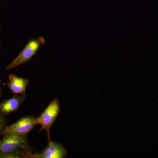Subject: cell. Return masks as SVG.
Wrapping results in <instances>:
<instances>
[{
	"label": "cell",
	"instance_id": "6da1fadb",
	"mask_svg": "<svg viewBox=\"0 0 158 158\" xmlns=\"http://www.w3.org/2000/svg\"><path fill=\"white\" fill-rule=\"evenodd\" d=\"M33 149L29 144L27 135H7L0 140V154L25 153L31 158Z\"/></svg>",
	"mask_w": 158,
	"mask_h": 158
},
{
	"label": "cell",
	"instance_id": "7a4b0ae2",
	"mask_svg": "<svg viewBox=\"0 0 158 158\" xmlns=\"http://www.w3.org/2000/svg\"><path fill=\"white\" fill-rule=\"evenodd\" d=\"M45 43V39L41 37L37 39L30 40L19 56L7 66L6 70H11L29 62L36 55L40 47Z\"/></svg>",
	"mask_w": 158,
	"mask_h": 158
},
{
	"label": "cell",
	"instance_id": "3957f363",
	"mask_svg": "<svg viewBox=\"0 0 158 158\" xmlns=\"http://www.w3.org/2000/svg\"><path fill=\"white\" fill-rule=\"evenodd\" d=\"M60 102L58 99L55 98L50 103L42 114L37 117V124L40 125L41 126L40 131L44 130L47 131L48 141H51L50 130L60 113Z\"/></svg>",
	"mask_w": 158,
	"mask_h": 158
},
{
	"label": "cell",
	"instance_id": "277c9868",
	"mask_svg": "<svg viewBox=\"0 0 158 158\" xmlns=\"http://www.w3.org/2000/svg\"><path fill=\"white\" fill-rule=\"evenodd\" d=\"M37 117L34 116H26L20 118L13 124L7 125L4 130L2 135H27L31 130L37 125Z\"/></svg>",
	"mask_w": 158,
	"mask_h": 158
},
{
	"label": "cell",
	"instance_id": "5b68a950",
	"mask_svg": "<svg viewBox=\"0 0 158 158\" xmlns=\"http://www.w3.org/2000/svg\"><path fill=\"white\" fill-rule=\"evenodd\" d=\"M67 154V150L60 143L52 141L41 152L31 154V158H63Z\"/></svg>",
	"mask_w": 158,
	"mask_h": 158
},
{
	"label": "cell",
	"instance_id": "8992f818",
	"mask_svg": "<svg viewBox=\"0 0 158 158\" xmlns=\"http://www.w3.org/2000/svg\"><path fill=\"white\" fill-rule=\"evenodd\" d=\"M26 98V94L21 95L14 94L11 98L0 103V112L5 116L13 113L18 110Z\"/></svg>",
	"mask_w": 158,
	"mask_h": 158
},
{
	"label": "cell",
	"instance_id": "52a82bcc",
	"mask_svg": "<svg viewBox=\"0 0 158 158\" xmlns=\"http://www.w3.org/2000/svg\"><path fill=\"white\" fill-rule=\"evenodd\" d=\"M9 82L3 85L7 86L14 94H26V90L29 84V81L27 79L20 77L14 74L9 76Z\"/></svg>",
	"mask_w": 158,
	"mask_h": 158
},
{
	"label": "cell",
	"instance_id": "ba28073f",
	"mask_svg": "<svg viewBox=\"0 0 158 158\" xmlns=\"http://www.w3.org/2000/svg\"><path fill=\"white\" fill-rule=\"evenodd\" d=\"M5 116L0 112V136L2 135L3 132L7 126V120Z\"/></svg>",
	"mask_w": 158,
	"mask_h": 158
},
{
	"label": "cell",
	"instance_id": "9c48e42d",
	"mask_svg": "<svg viewBox=\"0 0 158 158\" xmlns=\"http://www.w3.org/2000/svg\"><path fill=\"white\" fill-rule=\"evenodd\" d=\"M2 83V81L1 80V79H0V98L2 97V95L3 94L2 90V88L1 87V84Z\"/></svg>",
	"mask_w": 158,
	"mask_h": 158
},
{
	"label": "cell",
	"instance_id": "30bf717a",
	"mask_svg": "<svg viewBox=\"0 0 158 158\" xmlns=\"http://www.w3.org/2000/svg\"><path fill=\"white\" fill-rule=\"evenodd\" d=\"M0 30H1V27H0ZM1 44H0V49H1Z\"/></svg>",
	"mask_w": 158,
	"mask_h": 158
}]
</instances>
